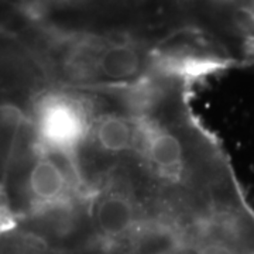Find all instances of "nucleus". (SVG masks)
<instances>
[{"label": "nucleus", "mask_w": 254, "mask_h": 254, "mask_svg": "<svg viewBox=\"0 0 254 254\" xmlns=\"http://www.w3.org/2000/svg\"><path fill=\"white\" fill-rule=\"evenodd\" d=\"M95 140L103 151L118 154L131 148L134 143V130L127 120L109 115L96 123Z\"/></svg>", "instance_id": "423d86ee"}, {"label": "nucleus", "mask_w": 254, "mask_h": 254, "mask_svg": "<svg viewBox=\"0 0 254 254\" xmlns=\"http://www.w3.org/2000/svg\"><path fill=\"white\" fill-rule=\"evenodd\" d=\"M141 64V57L134 47L112 44L100 50L96 75L109 81H125L140 72Z\"/></svg>", "instance_id": "7ed1b4c3"}, {"label": "nucleus", "mask_w": 254, "mask_h": 254, "mask_svg": "<svg viewBox=\"0 0 254 254\" xmlns=\"http://www.w3.org/2000/svg\"><path fill=\"white\" fill-rule=\"evenodd\" d=\"M7 36V33H6V30L3 27H0V37H4Z\"/></svg>", "instance_id": "0eeeda50"}, {"label": "nucleus", "mask_w": 254, "mask_h": 254, "mask_svg": "<svg viewBox=\"0 0 254 254\" xmlns=\"http://www.w3.org/2000/svg\"><path fill=\"white\" fill-rule=\"evenodd\" d=\"M145 151L150 161L165 174H178L182 167L184 150L178 137L165 130L151 128L145 138Z\"/></svg>", "instance_id": "39448f33"}, {"label": "nucleus", "mask_w": 254, "mask_h": 254, "mask_svg": "<svg viewBox=\"0 0 254 254\" xmlns=\"http://www.w3.org/2000/svg\"><path fill=\"white\" fill-rule=\"evenodd\" d=\"M136 222V210L131 200L120 193H110L96 206V225L109 237L126 235Z\"/></svg>", "instance_id": "f03ea898"}, {"label": "nucleus", "mask_w": 254, "mask_h": 254, "mask_svg": "<svg viewBox=\"0 0 254 254\" xmlns=\"http://www.w3.org/2000/svg\"><path fill=\"white\" fill-rule=\"evenodd\" d=\"M38 134L44 144L60 153H73L88 130L85 109L66 96H51L38 110Z\"/></svg>", "instance_id": "f257e3e1"}, {"label": "nucleus", "mask_w": 254, "mask_h": 254, "mask_svg": "<svg viewBox=\"0 0 254 254\" xmlns=\"http://www.w3.org/2000/svg\"><path fill=\"white\" fill-rule=\"evenodd\" d=\"M28 190L34 199L43 205H53L61 200L66 190L63 170L50 158L38 160L28 175Z\"/></svg>", "instance_id": "20e7f679"}]
</instances>
